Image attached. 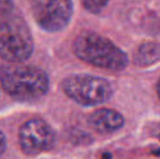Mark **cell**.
Wrapping results in <instances>:
<instances>
[{"label": "cell", "instance_id": "9", "mask_svg": "<svg viewBox=\"0 0 160 159\" xmlns=\"http://www.w3.org/2000/svg\"><path fill=\"white\" fill-rule=\"evenodd\" d=\"M110 0H82L85 10L88 11L92 14H99L101 13L107 6L109 4Z\"/></svg>", "mask_w": 160, "mask_h": 159}, {"label": "cell", "instance_id": "5", "mask_svg": "<svg viewBox=\"0 0 160 159\" xmlns=\"http://www.w3.org/2000/svg\"><path fill=\"white\" fill-rule=\"evenodd\" d=\"M37 25L49 33L64 30L73 17V0H31Z\"/></svg>", "mask_w": 160, "mask_h": 159}, {"label": "cell", "instance_id": "8", "mask_svg": "<svg viewBox=\"0 0 160 159\" xmlns=\"http://www.w3.org/2000/svg\"><path fill=\"white\" fill-rule=\"evenodd\" d=\"M160 62V42L148 40L138 45L133 55V63L137 68H149Z\"/></svg>", "mask_w": 160, "mask_h": 159}, {"label": "cell", "instance_id": "12", "mask_svg": "<svg viewBox=\"0 0 160 159\" xmlns=\"http://www.w3.org/2000/svg\"><path fill=\"white\" fill-rule=\"evenodd\" d=\"M154 135L156 136L157 138L160 141V123H158V124L155 127V129H154Z\"/></svg>", "mask_w": 160, "mask_h": 159}, {"label": "cell", "instance_id": "13", "mask_svg": "<svg viewBox=\"0 0 160 159\" xmlns=\"http://www.w3.org/2000/svg\"><path fill=\"white\" fill-rule=\"evenodd\" d=\"M156 92H157V95H158V98L160 100V77L158 79V82L156 84Z\"/></svg>", "mask_w": 160, "mask_h": 159}, {"label": "cell", "instance_id": "2", "mask_svg": "<svg viewBox=\"0 0 160 159\" xmlns=\"http://www.w3.org/2000/svg\"><path fill=\"white\" fill-rule=\"evenodd\" d=\"M0 84L14 99L34 102L45 97L49 89V79L37 67L8 64L0 69Z\"/></svg>", "mask_w": 160, "mask_h": 159}, {"label": "cell", "instance_id": "7", "mask_svg": "<svg viewBox=\"0 0 160 159\" xmlns=\"http://www.w3.org/2000/svg\"><path fill=\"white\" fill-rule=\"evenodd\" d=\"M124 122V117L111 108H99L87 118L89 127L100 134L114 133L122 129Z\"/></svg>", "mask_w": 160, "mask_h": 159}, {"label": "cell", "instance_id": "6", "mask_svg": "<svg viewBox=\"0 0 160 159\" xmlns=\"http://www.w3.org/2000/svg\"><path fill=\"white\" fill-rule=\"evenodd\" d=\"M56 135L48 123L40 119L26 121L19 131L22 151L28 155H37L52 148Z\"/></svg>", "mask_w": 160, "mask_h": 159}, {"label": "cell", "instance_id": "3", "mask_svg": "<svg viewBox=\"0 0 160 159\" xmlns=\"http://www.w3.org/2000/svg\"><path fill=\"white\" fill-rule=\"evenodd\" d=\"M33 36L28 22L17 8L0 21V57L20 63L32 56Z\"/></svg>", "mask_w": 160, "mask_h": 159}, {"label": "cell", "instance_id": "10", "mask_svg": "<svg viewBox=\"0 0 160 159\" xmlns=\"http://www.w3.org/2000/svg\"><path fill=\"white\" fill-rule=\"evenodd\" d=\"M15 9L13 0H0V21Z\"/></svg>", "mask_w": 160, "mask_h": 159}, {"label": "cell", "instance_id": "11", "mask_svg": "<svg viewBox=\"0 0 160 159\" xmlns=\"http://www.w3.org/2000/svg\"><path fill=\"white\" fill-rule=\"evenodd\" d=\"M6 147H7V140H6V136H4L3 132L0 130V156L4 153L6 151Z\"/></svg>", "mask_w": 160, "mask_h": 159}, {"label": "cell", "instance_id": "4", "mask_svg": "<svg viewBox=\"0 0 160 159\" xmlns=\"http://www.w3.org/2000/svg\"><path fill=\"white\" fill-rule=\"evenodd\" d=\"M61 88L70 99L84 107H93L109 102L113 87L107 79L93 74L78 73L64 77Z\"/></svg>", "mask_w": 160, "mask_h": 159}, {"label": "cell", "instance_id": "1", "mask_svg": "<svg viewBox=\"0 0 160 159\" xmlns=\"http://www.w3.org/2000/svg\"><path fill=\"white\" fill-rule=\"evenodd\" d=\"M73 52L80 60L96 68L121 72L130 63L128 55L112 40L95 32H83L74 39Z\"/></svg>", "mask_w": 160, "mask_h": 159}]
</instances>
